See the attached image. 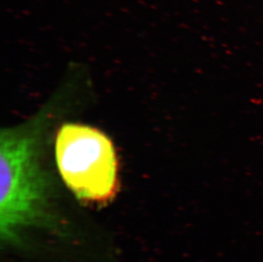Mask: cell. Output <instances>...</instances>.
Masks as SVG:
<instances>
[{
    "mask_svg": "<svg viewBox=\"0 0 263 262\" xmlns=\"http://www.w3.org/2000/svg\"><path fill=\"white\" fill-rule=\"evenodd\" d=\"M55 159L64 183L83 203L101 205L117 195V154L100 129L76 123L62 125L55 137Z\"/></svg>",
    "mask_w": 263,
    "mask_h": 262,
    "instance_id": "2",
    "label": "cell"
},
{
    "mask_svg": "<svg viewBox=\"0 0 263 262\" xmlns=\"http://www.w3.org/2000/svg\"><path fill=\"white\" fill-rule=\"evenodd\" d=\"M52 106L0 135V228L7 246L22 248L28 232L58 230L51 185L41 163Z\"/></svg>",
    "mask_w": 263,
    "mask_h": 262,
    "instance_id": "1",
    "label": "cell"
}]
</instances>
